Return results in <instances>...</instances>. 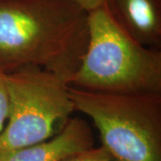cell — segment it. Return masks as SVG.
Wrapping results in <instances>:
<instances>
[{"instance_id": "cell-1", "label": "cell", "mask_w": 161, "mask_h": 161, "mask_svg": "<svg viewBox=\"0 0 161 161\" xmlns=\"http://www.w3.org/2000/svg\"><path fill=\"white\" fill-rule=\"evenodd\" d=\"M89 40L88 13L71 0H0V69L51 72L68 84Z\"/></svg>"}, {"instance_id": "cell-2", "label": "cell", "mask_w": 161, "mask_h": 161, "mask_svg": "<svg viewBox=\"0 0 161 161\" xmlns=\"http://www.w3.org/2000/svg\"><path fill=\"white\" fill-rule=\"evenodd\" d=\"M89 40L69 86L107 93H161V49L140 44L103 5L88 13Z\"/></svg>"}, {"instance_id": "cell-3", "label": "cell", "mask_w": 161, "mask_h": 161, "mask_svg": "<svg viewBox=\"0 0 161 161\" xmlns=\"http://www.w3.org/2000/svg\"><path fill=\"white\" fill-rule=\"evenodd\" d=\"M115 161H161V93H107L69 86Z\"/></svg>"}, {"instance_id": "cell-4", "label": "cell", "mask_w": 161, "mask_h": 161, "mask_svg": "<svg viewBox=\"0 0 161 161\" xmlns=\"http://www.w3.org/2000/svg\"><path fill=\"white\" fill-rule=\"evenodd\" d=\"M9 109L0 150L20 149L54 137L75 111L69 84L37 66L6 74Z\"/></svg>"}, {"instance_id": "cell-5", "label": "cell", "mask_w": 161, "mask_h": 161, "mask_svg": "<svg viewBox=\"0 0 161 161\" xmlns=\"http://www.w3.org/2000/svg\"><path fill=\"white\" fill-rule=\"evenodd\" d=\"M94 147L91 126L83 119L70 117L54 137L20 149L0 150V161H60Z\"/></svg>"}, {"instance_id": "cell-6", "label": "cell", "mask_w": 161, "mask_h": 161, "mask_svg": "<svg viewBox=\"0 0 161 161\" xmlns=\"http://www.w3.org/2000/svg\"><path fill=\"white\" fill-rule=\"evenodd\" d=\"M103 6L133 40L161 49V0H104Z\"/></svg>"}, {"instance_id": "cell-7", "label": "cell", "mask_w": 161, "mask_h": 161, "mask_svg": "<svg viewBox=\"0 0 161 161\" xmlns=\"http://www.w3.org/2000/svg\"><path fill=\"white\" fill-rule=\"evenodd\" d=\"M60 161H115V159L108 150L100 146L71 154Z\"/></svg>"}, {"instance_id": "cell-8", "label": "cell", "mask_w": 161, "mask_h": 161, "mask_svg": "<svg viewBox=\"0 0 161 161\" xmlns=\"http://www.w3.org/2000/svg\"><path fill=\"white\" fill-rule=\"evenodd\" d=\"M9 109V94L6 83V74L0 69V133L6 125Z\"/></svg>"}, {"instance_id": "cell-9", "label": "cell", "mask_w": 161, "mask_h": 161, "mask_svg": "<svg viewBox=\"0 0 161 161\" xmlns=\"http://www.w3.org/2000/svg\"><path fill=\"white\" fill-rule=\"evenodd\" d=\"M87 13L93 11L103 5L104 0H71Z\"/></svg>"}]
</instances>
